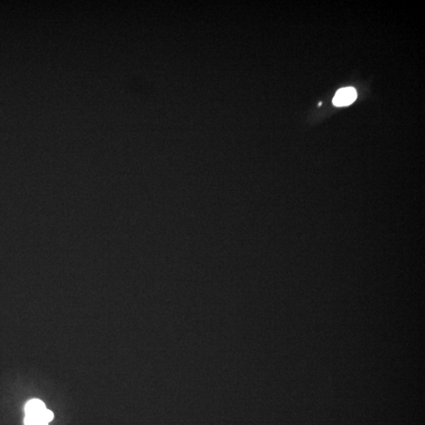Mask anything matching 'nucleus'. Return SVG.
Here are the masks:
<instances>
[{
	"label": "nucleus",
	"instance_id": "nucleus-3",
	"mask_svg": "<svg viewBox=\"0 0 425 425\" xmlns=\"http://www.w3.org/2000/svg\"><path fill=\"white\" fill-rule=\"evenodd\" d=\"M25 425H48V423L43 417L26 415Z\"/></svg>",
	"mask_w": 425,
	"mask_h": 425
},
{
	"label": "nucleus",
	"instance_id": "nucleus-1",
	"mask_svg": "<svg viewBox=\"0 0 425 425\" xmlns=\"http://www.w3.org/2000/svg\"><path fill=\"white\" fill-rule=\"evenodd\" d=\"M357 98V92L352 87L341 88L334 96L333 104L336 107H345L351 105Z\"/></svg>",
	"mask_w": 425,
	"mask_h": 425
},
{
	"label": "nucleus",
	"instance_id": "nucleus-2",
	"mask_svg": "<svg viewBox=\"0 0 425 425\" xmlns=\"http://www.w3.org/2000/svg\"><path fill=\"white\" fill-rule=\"evenodd\" d=\"M47 408L45 404L41 400L32 399L28 401L25 407L26 416H36L44 417V412Z\"/></svg>",
	"mask_w": 425,
	"mask_h": 425
},
{
	"label": "nucleus",
	"instance_id": "nucleus-4",
	"mask_svg": "<svg viewBox=\"0 0 425 425\" xmlns=\"http://www.w3.org/2000/svg\"><path fill=\"white\" fill-rule=\"evenodd\" d=\"M44 418L48 423H49L54 419V413L51 410L47 409L46 411L44 412Z\"/></svg>",
	"mask_w": 425,
	"mask_h": 425
}]
</instances>
